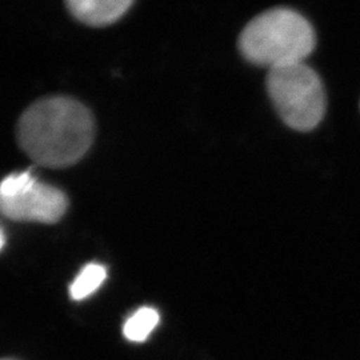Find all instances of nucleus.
Wrapping results in <instances>:
<instances>
[{
  "label": "nucleus",
  "instance_id": "obj_1",
  "mask_svg": "<svg viewBox=\"0 0 360 360\" xmlns=\"http://www.w3.org/2000/svg\"><path fill=\"white\" fill-rule=\"evenodd\" d=\"M95 123L90 110L75 99L53 96L28 107L18 123V142L39 166L75 165L90 150Z\"/></svg>",
  "mask_w": 360,
  "mask_h": 360
},
{
  "label": "nucleus",
  "instance_id": "obj_2",
  "mask_svg": "<svg viewBox=\"0 0 360 360\" xmlns=\"http://www.w3.org/2000/svg\"><path fill=\"white\" fill-rule=\"evenodd\" d=\"M316 37L309 20L290 8H272L254 18L239 37V50L252 65L269 68L302 63Z\"/></svg>",
  "mask_w": 360,
  "mask_h": 360
},
{
  "label": "nucleus",
  "instance_id": "obj_3",
  "mask_svg": "<svg viewBox=\"0 0 360 360\" xmlns=\"http://www.w3.org/2000/svg\"><path fill=\"white\" fill-rule=\"evenodd\" d=\"M267 91L288 127L309 131L322 122L326 112L322 80L304 62L270 68Z\"/></svg>",
  "mask_w": 360,
  "mask_h": 360
},
{
  "label": "nucleus",
  "instance_id": "obj_4",
  "mask_svg": "<svg viewBox=\"0 0 360 360\" xmlns=\"http://www.w3.org/2000/svg\"><path fill=\"white\" fill-rule=\"evenodd\" d=\"M0 203L6 218L52 224L65 215L68 199L59 188L39 181L31 171H22L3 179Z\"/></svg>",
  "mask_w": 360,
  "mask_h": 360
},
{
  "label": "nucleus",
  "instance_id": "obj_5",
  "mask_svg": "<svg viewBox=\"0 0 360 360\" xmlns=\"http://www.w3.org/2000/svg\"><path fill=\"white\" fill-rule=\"evenodd\" d=\"M135 0H65L79 22L92 27L110 26L129 11Z\"/></svg>",
  "mask_w": 360,
  "mask_h": 360
},
{
  "label": "nucleus",
  "instance_id": "obj_6",
  "mask_svg": "<svg viewBox=\"0 0 360 360\" xmlns=\"http://www.w3.org/2000/svg\"><path fill=\"white\" fill-rule=\"evenodd\" d=\"M159 314L151 307L135 311L124 323L123 334L131 342H144L159 324Z\"/></svg>",
  "mask_w": 360,
  "mask_h": 360
},
{
  "label": "nucleus",
  "instance_id": "obj_7",
  "mask_svg": "<svg viewBox=\"0 0 360 360\" xmlns=\"http://www.w3.org/2000/svg\"><path fill=\"white\" fill-rule=\"evenodd\" d=\"M107 276L105 267L98 263H90L75 278L70 285V295L74 300H82L94 294L104 282Z\"/></svg>",
  "mask_w": 360,
  "mask_h": 360
}]
</instances>
